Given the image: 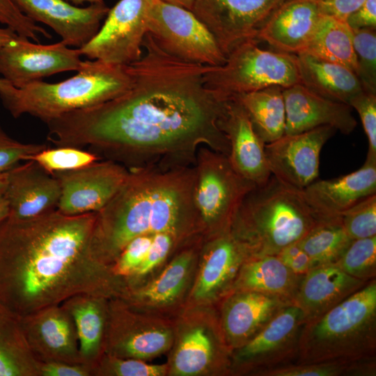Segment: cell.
I'll return each mask as SVG.
<instances>
[{
	"label": "cell",
	"mask_w": 376,
	"mask_h": 376,
	"mask_svg": "<svg viewBox=\"0 0 376 376\" xmlns=\"http://www.w3.org/2000/svg\"><path fill=\"white\" fill-rule=\"evenodd\" d=\"M170 333L165 330L151 329L130 333L113 345V354L128 358L148 359L160 354L169 346Z\"/></svg>",
	"instance_id": "8d00e7d4"
},
{
	"label": "cell",
	"mask_w": 376,
	"mask_h": 376,
	"mask_svg": "<svg viewBox=\"0 0 376 376\" xmlns=\"http://www.w3.org/2000/svg\"><path fill=\"white\" fill-rule=\"evenodd\" d=\"M249 257L246 249L230 230L214 236L207 248L195 296L204 298L221 290L235 277Z\"/></svg>",
	"instance_id": "484cf974"
},
{
	"label": "cell",
	"mask_w": 376,
	"mask_h": 376,
	"mask_svg": "<svg viewBox=\"0 0 376 376\" xmlns=\"http://www.w3.org/2000/svg\"><path fill=\"white\" fill-rule=\"evenodd\" d=\"M10 214L8 202L3 194L0 195V225L6 221Z\"/></svg>",
	"instance_id": "f5cc1de1"
},
{
	"label": "cell",
	"mask_w": 376,
	"mask_h": 376,
	"mask_svg": "<svg viewBox=\"0 0 376 376\" xmlns=\"http://www.w3.org/2000/svg\"><path fill=\"white\" fill-rule=\"evenodd\" d=\"M305 322L301 309L293 304H288L240 347L237 359L255 370V373L294 363Z\"/></svg>",
	"instance_id": "9a60e30c"
},
{
	"label": "cell",
	"mask_w": 376,
	"mask_h": 376,
	"mask_svg": "<svg viewBox=\"0 0 376 376\" xmlns=\"http://www.w3.org/2000/svg\"><path fill=\"white\" fill-rule=\"evenodd\" d=\"M302 193L318 221L340 217L360 201L376 194V162L365 161L360 169L349 174L316 180Z\"/></svg>",
	"instance_id": "44dd1931"
},
{
	"label": "cell",
	"mask_w": 376,
	"mask_h": 376,
	"mask_svg": "<svg viewBox=\"0 0 376 376\" xmlns=\"http://www.w3.org/2000/svg\"><path fill=\"white\" fill-rule=\"evenodd\" d=\"M303 276L292 272L276 256H251L242 264L236 285L240 290L258 292L292 303Z\"/></svg>",
	"instance_id": "4316f807"
},
{
	"label": "cell",
	"mask_w": 376,
	"mask_h": 376,
	"mask_svg": "<svg viewBox=\"0 0 376 376\" xmlns=\"http://www.w3.org/2000/svg\"><path fill=\"white\" fill-rule=\"evenodd\" d=\"M152 0H120L109 8L97 34L79 48L81 56L128 65L141 57Z\"/></svg>",
	"instance_id": "30bf717a"
},
{
	"label": "cell",
	"mask_w": 376,
	"mask_h": 376,
	"mask_svg": "<svg viewBox=\"0 0 376 376\" xmlns=\"http://www.w3.org/2000/svg\"><path fill=\"white\" fill-rule=\"evenodd\" d=\"M47 148L45 144L24 143L10 137L0 127V173L7 172L22 161Z\"/></svg>",
	"instance_id": "7bdbcfd3"
},
{
	"label": "cell",
	"mask_w": 376,
	"mask_h": 376,
	"mask_svg": "<svg viewBox=\"0 0 376 376\" xmlns=\"http://www.w3.org/2000/svg\"><path fill=\"white\" fill-rule=\"evenodd\" d=\"M143 49L128 65L132 84L127 92L48 121V139L57 146H89L129 169L194 165L201 146L228 157L220 122L228 98L206 86L210 65L170 56L148 33Z\"/></svg>",
	"instance_id": "6da1fadb"
},
{
	"label": "cell",
	"mask_w": 376,
	"mask_h": 376,
	"mask_svg": "<svg viewBox=\"0 0 376 376\" xmlns=\"http://www.w3.org/2000/svg\"><path fill=\"white\" fill-rule=\"evenodd\" d=\"M79 48L62 41L41 45L17 35L0 48V75L14 87L67 71H77L83 61Z\"/></svg>",
	"instance_id": "7c38bea8"
},
{
	"label": "cell",
	"mask_w": 376,
	"mask_h": 376,
	"mask_svg": "<svg viewBox=\"0 0 376 376\" xmlns=\"http://www.w3.org/2000/svg\"><path fill=\"white\" fill-rule=\"evenodd\" d=\"M176 242L170 233L155 234L145 258L133 275L143 276L153 269L164 260Z\"/></svg>",
	"instance_id": "f6af8a7d"
},
{
	"label": "cell",
	"mask_w": 376,
	"mask_h": 376,
	"mask_svg": "<svg viewBox=\"0 0 376 376\" xmlns=\"http://www.w3.org/2000/svg\"><path fill=\"white\" fill-rule=\"evenodd\" d=\"M232 97L242 105L256 133L265 144L285 134L286 115L282 87L272 86Z\"/></svg>",
	"instance_id": "f546056e"
},
{
	"label": "cell",
	"mask_w": 376,
	"mask_h": 376,
	"mask_svg": "<svg viewBox=\"0 0 376 376\" xmlns=\"http://www.w3.org/2000/svg\"><path fill=\"white\" fill-rule=\"evenodd\" d=\"M204 80L209 89L226 98L272 86L285 88L301 83L296 54L261 49L257 40L237 45L224 65L210 66Z\"/></svg>",
	"instance_id": "52a82bcc"
},
{
	"label": "cell",
	"mask_w": 376,
	"mask_h": 376,
	"mask_svg": "<svg viewBox=\"0 0 376 376\" xmlns=\"http://www.w3.org/2000/svg\"><path fill=\"white\" fill-rule=\"evenodd\" d=\"M285 107V134L330 126L344 134L355 129L357 123L347 104L324 97L301 83L283 88Z\"/></svg>",
	"instance_id": "d6986e66"
},
{
	"label": "cell",
	"mask_w": 376,
	"mask_h": 376,
	"mask_svg": "<svg viewBox=\"0 0 376 376\" xmlns=\"http://www.w3.org/2000/svg\"><path fill=\"white\" fill-rule=\"evenodd\" d=\"M322 15L345 22L366 0H317Z\"/></svg>",
	"instance_id": "c3c4849f"
},
{
	"label": "cell",
	"mask_w": 376,
	"mask_h": 376,
	"mask_svg": "<svg viewBox=\"0 0 376 376\" xmlns=\"http://www.w3.org/2000/svg\"><path fill=\"white\" fill-rule=\"evenodd\" d=\"M0 23L24 37L32 36L36 29V23L24 15L12 0H0Z\"/></svg>",
	"instance_id": "bcb514c9"
},
{
	"label": "cell",
	"mask_w": 376,
	"mask_h": 376,
	"mask_svg": "<svg viewBox=\"0 0 376 376\" xmlns=\"http://www.w3.org/2000/svg\"><path fill=\"white\" fill-rule=\"evenodd\" d=\"M153 235H144L132 240L123 249L113 265L112 269L118 276L133 275L143 261Z\"/></svg>",
	"instance_id": "ee69618b"
},
{
	"label": "cell",
	"mask_w": 376,
	"mask_h": 376,
	"mask_svg": "<svg viewBox=\"0 0 376 376\" xmlns=\"http://www.w3.org/2000/svg\"><path fill=\"white\" fill-rule=\"evenodd\" d=\"M12 1L33 21L52 28L65 45L78 48L97 34L109 10L104 3L80 8L65 0Z\"/></svg>",
	"instance_id": "e0dca14e"
},
{
	"label": "cell",
	"mask_w": 376,
	"mask_h": 376,
	"mask_svg": "<svg viewBox=\"0 0 376 376\" xmlns=\"http://www.w3.org/2000/svg\"><path fill=\"white\" fill-rule=\"evenodd\" d=\"M290 304L276 296L240 290L230 299L224 313L226 337L233 346L242 347Z\"/></svg>",
	"instance_id": "cb8c5ba5"
},
{
	"label": "cell",
	"mask_w": 376,
	"mask_h": 376,
	"mask_svg": "<svg viewBox=\"0 0 376 376\" xmlns=\"http://www.w3.org/2000/svg\"><path fill=\"white\" fill-rule=\"evenodd\" d=\"M40 373L41 376H88L92 375V370L86 365L45 362L41 363Z\"/></svg>",
	"instance_id": "f907efd6"
},
{
	"label": "cell",
	"mask_w": 376,
	"mask_h": 376,
	"mask_svg": "<svg viewBox=\"0 0 376 376\" xmlns=\"http://www.w3.org/2000/svg\"><path fill=\"white\" fill-rule=\"evenodd\" d=\"M276 256L289 269L299 275H304L316 267L298 242L284 247Z\"/></svg>",
	"instance_id": "7dc6e473"
},
{
	"label": "cell",
	"mask_w": 376,
	"mask_h": 376,
	"mask_svg": "<svg viewBox=\"0 0 376 376\" xmlns=\"http://www.w3.org/2000/svg\"><path fill=\"white\" fill-rule=\"evenodd\" d=\"M347 274L369 281L376 277V235L354 240L334 263Z\"/></svg>",
	"instance_id": "d590c367"
},
{
	"label": "cell",
	"mask_w": 376,
	"mask_h": 376,
	"mask_svg": "<svg viewBox=\"0 0 376 376\" xmlns=\"http://www.w3.org/2000/svg\"><path fill=\"white\" fill-rule=\"evenodd\" d=\"M162 1L187 8L189 10H191L193 3H194V0H162Z\"/></svg>",
	"instance_id": "db71d44e"
},
{
	"label": "cell",
	"mask_w": 376,
	"mask_h": 376,
	"mask_svg": "<svg viewBox=\"0 0 376 376\" xmlns=\"http://www.w3.org/2000/svg\"><path fill=\"white\" fill-rule=\"evenodd\" d=\"M194 199L203 227L214 236L230 230L246 194L254 188L232 167L226 155L206 146L196 154Z\"/></svg>",
	"instance_id": "ba28073f"
},
{
	"label": "cell",
	"mask_w": 376,
	"mask_h": 376,
	"mask_svg": "<svg viewBox=\"0 0 376 376\" xmlns=\"http://www.w3.org/2000/svg\"><path fill=\"white\" fill-rule=\"evenodd\" d=\"M352 29L376 28V0H366L346 19Z\"/></svg>",
	"instance_id": "681fc988"
},
{
	"label": "cell",
	"mask_w": 376,
	"mask_h": 376,
	"mask_svg": "<svg viewBox=\"0 0 376 376\" xmlns=\"http://www.w3.org/2000/svg\"><path fill=\"white\" fill-rule=\"evenodd\" d=\"M128 169L120 189L96 212L91 236V253L108 265L138 236L166 233L178 241L203 227L194 199V165Z\"/></svg>",
	"instance_id": "3957f363"
},
{
	"label": "cell",
	"mask_w": 376,
	"mask_h": 376,
	"mask_svg": "<svg viewBox=\"0 0 376 376\" xmlns=\"http://www.w3.org/2000/svg\"><path fill=\"white\" fill-rule=\"evenodd\" d=\"M220 126L229 142L228 158L234 170L255 186L265 184L272 175L265 157V143L256 133L242 105L234 97L227 100Z\"/></svg>",
	"instance_id": "ac0fdd59"
},
{
	"label": "cell",
	"mask_w": 376,
	"mask_h": 376,
	"mask_svg": "<svg viewBox=\"0 0 376 376\" xmlns=\"http://www.w3.org/2000/svg\"><path fill=\"white\" fill-rule=\"evenodd\" d=\"M322 16L317 0H285L261 26L256 40L279 52L299 54L305 49Z\"/></svg>",
	"instance_id": "7402d4cb"
},
{
	"label": "cell",
	"mask_w": 376,
	"mask_h": 376,
	"mask_svg": "<svg viewBox=\"0 0 376 376\" xmlns=\"http://www.w3.org/2000/svg\"><path fill=\"white\" fill-rule=\"evenodd\" d=\"M17 34L8 26L0 27V48L16 37ZM4 79H0V86L4 83Z\"/></svg>",
	"instance_id": "816d5d0a"
},
{
	"label": "cell",
	"mask_w": 376,
	"mask_h": 376,
	"mask_svg": "<svg viewBox=\"0 0 376 376\" xmlns=\"http://www.w3.org/2000/svg\"><path fill=\"white\" fill-rule=\"evenodd\" d=\"M7 172L0 173V195L3 194L6 189L8 176Z\"/></svg>",
	"instance_id": "9f6ffc18"
},
{
	"label": "cell",
	"mask_w": 376,
	"mask_h": 376,
	"mask_svg": "<svg viewBox=\"0 0 376 376\" xmlns=\"http://www.w3.org/2000/svg\"><path fill=\"white\" fill-rule=\"evenodd\" d=\"M352 241L338 217L319 221L298 242L318 266L335 263Z\"/></svg>",
	"instance_id": "1f68e13d"
},
{
	"label": "cell",
	"mask_w": 376,
	"mask_h": 376,
	"mask_svg": "<svg viewBox=\"0 0 376 376\" xmlns=\"http://www.w3.org/2000/svg\"><path fill=\"white\" fill-rule=\"evenodd\" d=\"M102 300L100 297L79 295L62 304L73 320L81 357L91 370L98 361L104 336V313Z\"/></svg>",
	"instance_id": "f1b7e54d"
},
{
	"label": "cell",
	"mask_w": 376,
	"mask_h": 376,
	"mask_svg": "<svg viewBox=\"0 0 376 376\" xmlns=\"http://www.w3.org/2000/svg\"><path fill=\"white\" fill-rule=\"evenodd\" d=\"M285 0H194L191 12L227 57L240 44L256 40L261 26Z\"/></svg>",
	"instance_id": "8fae6325"
},
{
	"label": "cell",
	"mask_w": 376,
	"mask_h": 376,
	"mask_svg": "<svg viewBox=\"0 0 376 376\" xmlns=\"http://www.w3.org/2000/svg\"><path fill=\"white\" fill-rule=\"evenodd\" d=\"M21 320L0 306V376H41Z\"/></svg>",
	"instance_id": "83f0119b"
},
{
	"label": "cell",
	"mask_w": 376,
	"mask_h": 376,
	"mask_svg": "<svg viewBox=\"0 0 376 376\" xmlns=\"http://www.w3.org/2000/svg\"><path fill=\"white\" fill-rule=\"evenodd\" d=\"M99 159L97 154L70 146L47 147L29 159L50 173L77 169Z\"/></svg>",
	"instance_id": "f35d334b"
},
{
	"label": "cell",
	"mask_w": 376,
	"mask_h": 376,
	"mask_svg": "<svg viewBox=\"0 0 376 376\" xmlns=\"http://www.w3.org/2000/svg\"><path fill=\"white\" fill-rule=\"evenodd\" d=\"M336 130L321 126L294 134H284L265 145L272 175L284 184L303 190L319 175L320 152Z\"/></svg>",
	"instance_id": "5bb4252c"
},
{
	"label": "cell",
	"mask_w": 376,
	"mask_h": 376,
	"mask_svg": "<svg viewBox=\"0 0 376 376\" xmlns=\"http://www.w3.org/2000/svg\"><path fill=\"white\" fill-rule=\"evenodd\" d=\"M357 76L364 91L376 94V32L375 29H352Z\"/></svg>",
	"instance_id": "74e56055"
},
{
	"label": "cell",
	"mask_w": 376,
	"mask_h": 376,
	"mask_svg": "<svg viewBox=\"0 0 376 376\" xmlns=\"http://www.w3.org/2000/svg\"><path fill=\"white\" fill-rule=\"evenodd\" d=\"M132 84L128 65L88 59L82 61L75 76L58 83L37 80L17 88L6 81L0 87V98L13 117L27 113L47 123L116 98Z\"/></svg>",
	"instance_id": "5b68a950"
},
{
	"label": "cell",
	"mask_w": 376,
	"mask_h": 376,
	"mask_svg": "<svg viewBox=\"0 0 376 376\" xmlns=\"http://www.w3.org/2000/svg\"><path fill=\"white\" fill-rule=\"evenodd\" d=\"M192 253L184 251L177 256L154 280L140 292L150 302L165 304L174 300L185 282Z\"/></svg>",
	"instance_id": "e575fe53"
},
{
	"label": "cell",
	"mask_w": 376,
	"mask_h": 376,
	"mask_svg": "<svg viewBox=\"0 0 376 376\" xmlns=\"http://www.w3.org/2000/svg\"><path fill=\"white\" fill-rule=\"evenodd\" d=\"M96 212L57 209L0 225V306L19 318L79 295L112 292L108 265L89 247Z\"/></svg>",
	"instance_id": "7a4b0ae2"
},
{
	"label": "cell",
	"mask_w": 376,
	"mask_h": 376,
	"mask_svg": "<svg viewBox=\"0 0 376 376\" xmlns=\"http://www.w3.org/2000/svg\"><path fill=\"white\" fill-rule=\"evenodd\" d=\"M302 52L343 65L357 73L353 32L346 22L322 15Z\"/></svg>",
	"instance_id": "4dcf8cb0"
},
{
	"label": "cell",
	"mask_w": 376,
	"mask_h": 376,
	"mask_svg": "<svg viewBox=\"0 0 376 376\" xmlns=\"http://www.w3.org/2000/svg\"><path fill=\"white\" fill-rule=\"evenodd\" d=\"M349 105L358 112L368 139L366 162H376V94L363 91Z\"/></svg>",
	"instance_id": "b9f144b4"
},
{
	"label": "cell",
	"mask_w": 376,
	"mask_h": 376,
	"mask_svg": "<svg viewBox=\"0 0 376 376\" xmlns=\"http://www.w3.org/2000/svg\"><path fill=\"white\" fill-rule=\"evenodd\" d=\"M65 1L75 6L81 5V4H83L84 3H89L90 4L104 3L103 0H65Z\"/></svg>",
	"instance_id": "11a10c76"
},
{
	"label": "cell",
	"mask_w": 376,
	"mask_h": 376,
	"mask_svg": "<svg viewBox=\"0 0 376 376\" xmlns=\"http://www.w3.org/2000/svg\"><path fill=\"white\" fill-rule=\"evenodd\" d=\"M213 354L212 340L201 327L187 333L175 354L173 367L179 375H193L203 371L210 363Z\"/></svg>",
	"instance_id": "836d02e7"
},
{
	"label": "cell",
	"mask_w": 376,
	"mask_h": 376,
	"mask_svg": "<svg viewBox=\"0 0 376 376\" xmlns=\"http://www.w3.org/2000/svg\"><path fill=\"white\" fill-rule=\"evenodd\" d=\"M376 357V279L305 322L295 363Z\"/></svg>",
	"instance_id": "8992f818"
},
{
	"label": "cell",
	"mask_w": 376,
	"mask_h": 376,
	"mask_svg": "<svg viewBox=\"0 0 376 376\" xmlns=\"http://www.w3.org/2000/svg\"><path fill=\"white\" fill-rule=\"evenodd\" d=\"M20 320L27 342L41 363L86 365L79 353L73 320L62 304L44 308Z\"/></svg>",
	"instance_id": "2e32d148"
},
{
	"label": "cell",
	"mask_w": 376,
	"mask_h": 376,
	"mask_svg": "<svg viewBox=\"0 0 376 376\" xmlns=\"http://www.w3.org/2000/svg\"><path fill=\"white\" fill-rule=\"evenodd\" d=\"M369 281L347 274L334 263L318 265L303 276L292 304L307 321L325 313Z\"/></svg>",
	"instance_id": "603a6c76"
},
{
	"label": "cell",
	"mask_w": 376,
	"mask_h": 376,
	"mask_svg": "<svg viewBox=\"0 0 376 376\" xmlns=\"http://www.w3.org/2000/svg\"><path fill=\"white\" fill-rule=\"evenodd\" d=\"M296 56L300 82L313 92L349 105L363 91L358 77L349 68L306 52Z\"/></svg>",
	"instance_id": "d4e9b609"
},
{
	"label": "cell",
	"mask_w": 376,
	"mask_h": 376,
	"mask_svg": "<svg viewBox=\"0 0 376 376\" xmlns=\"http://www.w3.org/2000/svg\"><path fill=\"white\" fill-rule=\"evenodd\" d=\"M128 173L125 166L112 160L52 173L61 185L56 209L68 215L97 212L117 193Z\"/></svg>",
	"instance_id": "4fadbf2b"
},
{
	"label": "cell",
	"mask_w": 376,
	"mask_h": 376,
	"mask_svg": "<svg viewBox=\"0 0 376 376\" xmlns=\"http://www.w3.org/2000/svg\"><path fill=\"white\" fill-rule=\"evenodd\" d=\"M104 369L106 370L102 373L118 376H159L165 374L166 366L148 364L137 359H123L111 355L93 367L92 375Z\"/></svg>",
	"instance_id": "60d3db41"
},
{
	"label": "cell",
	"mask_w": 376,
	"mask_h": 376,
	"mask_svg": "<svg viewBox=\"0 0 376 376\" xmlns=\"http://www.w3.org/2000/svg\"><path fill=\"white\" fill-rule=\"evenodd\" d=\"M4 196L10 218L28 219L56 209L61 185L56 177L33 160L8 171Z\"/></svg>",
	"instance_id": "ffe728a7"
},
{
	"label": "cell",
	"mask_w": 376,
	"mask_h": 376,
	"mask_svg": "<svg viewBox=\"0 0 376 376\" xmlns=\"http://www.w3.org/2000/svg\"><path fill=\"white\" fill-rule=\"evenodd\" d=\"M352 240L376 235V194L360 201L340 216Z\"/></svg>",
	"instance_id": "ab89813d"
},
{
	"label": "cell",
	"mask_w": 376,
	"mask_h": 376,
	"mask_svg": "<svg viewBox=\"0 0 376 376\" xmlns=\"http://www.w3.org/2000/svg\"><path fill=\"white\" fill-rule=\"evenodd\" d=\"M318 221L302 190L271 175L246 194L230 232L250 257L276 256L286 246L299 241Z\"/></svg>",
	"instance_id": "277c9868"
},
{
	"label": "cell",
	"mask_w": 376,
	"mask_h": 376,
	"mask_svg": "<svg viewBox=\"0 0 376 376\" xmlns=\"http://www.w3.org/2000/svg\"><path fill=\"white\" fill-rule=\"evenodd\" d=\"M376 358L357 361L291 363L257 373L260 376H375Z\"/></svg>",
	"instance_id": "d6a6232c"
},
{
	"label": "cell",
	"mask_w": 376,
	"mask_h": 376,
	"mask_svg": "<svg viewBox=\"0 0 376 376\" xmlns=\"http://www.w3.org/2000/svg\"><path fill=\"white\" fill-rule=\"evenodd\" d=\"M148 33L163 51L182 61L210 66H220L226 61L213 35L187 8L152 0Z\"/></svg>",
	"instance_id": "9c48e42d"
}]
</instances>
